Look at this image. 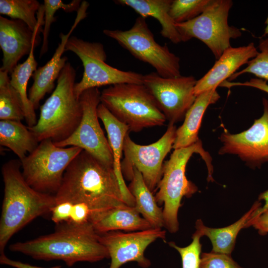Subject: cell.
I'll return each instance as SVG.
<instances>
[{"mask_svg": "<svg viewBox=\"0 0 268 268\" xmlns=\"http://www.w3.org/2000/svg\"><path fill=\"white\" fill-rule=\"evenodd\" d=\"M54 195L56 204L65 202L86 204L92 211L91 216L127 204L113 167L84 150L66 169Z\"/></svg>", "mask_w": 268, "mask_h": 268, "instance_id": "1", "label": "cell"}, {"mask_svg": "<svg viewBox=\"0 0 268 268\" xmlns=\"http://www.w3.org/2000/svg\"><path fill=\"white\" fill-rule=\"evenodd\" d=\"M91 222L82 224L63 222L53 233L9 246L16 252L40 260H62L68 267L79 262H96L110 258Z\"/></svg>", "mask_w": 268, "mask_h": 268, "instance_id": "2", "label": "cell"}, {"mask_svg": "<svg viewBox=\"0 0 268 268\" xmlns=\"http://www.w3.org/2000/svg\"><path fill=\"white\" fill-rule=\"evenodd\" d=\"M20 160L12 159L2 166L4 188L0 220V252L11 237L36 217L51 213L56 205L54 195L31 187L22 174Z\"/></svg>", "mask_w": 268, "mask_h": 268, "instance_id": "3", "label": "cell"}, {"mask_svg": "<svg viewBox=\"0 0 268 268\" xmlns=\"http://www.w3.org/2000/svg\"><path fill=\"white\" fill-rule=\"evenodd\" d=\"M76 72L67 62L61 71L51 96L40 107L36 124L28 127L39 142L51 139L58 142L68 138L82 118L79 98L75 93Z\"/></svg>", "mask_w": 268, "mask_h": 268, "instance_id": "4", "label": "cell"}, {"mask_svg": "<svg viewBox=\"0 0 268 268\" xmlns=\"http://www.w3.org/2000/svg\"><path fill=\"white\" fill-rule=\"evenodd\" d=\"M194 153L199 154L204 161L208 170L207 180L213 182L211 158L199 140L188 147L174 149L169 159L163 164L162 177L157 187L155 200L158 205H164V227L172 233L179 230L178 213L183 198H191L198 191L186 176L187 163Z\"/></svg>", "mask_w": 268, "mask_h": 268, "instance_id": "5", "label": "cell"}, {"mask_svg": "<svg viewBox=\"0 0 268 268\" xmlns=\"http://www.w3.org/2000/svg\"><path fill=\"white\" fill-rule=\"evenodd\" d=\"M100 101L129 132L163 126L166 119L143 84L120 83L104 89Z\"/></svg>", "mask_w": 268, "mask_h": 268, "instance_id": "6", "label": "cell"}, {"mask_svg": "<svg viewBox=\"0 0 268 268\" xmlns=\"http://www.w3.org/2000/svg\"><path fill=\"white\" fill-rule=\"evenodd\" d=\"M82 150L76 146L58 147L51 139L43 140L20 160L23 178L34 190L55 195L66 169Z\"/></svg>", "mask_w": 268, "mask_h": 268, "instance_id": "7", "label": "cell"}, {"mask_svg": "<svg viewBox=\"0 0 268 268\" xmlns=\"http://www.w3.org/2000/svg\"><path fill=\"white\" fill-rule=\"evenodd\" d=\"M233 4L231 0H211L203 12L196 18L175 23L182 42L195 38L204 43L216 59L230 47V40L240 37L237 28L229 25L228 17Z\"/></svg>", "mask_w": 268, "mask_h": 268, "instance_id": "8", "label": "cell"}, {"mask_svg": "<svg viewBox=\"0 0 268 268\" xmlns=\"http://www.w3.org/2000/svg\"><path fill=\"white\" fill-rule=\"evenodd\" d=\"M103 33L115 40L135 58L153 67L161 76H181L180 58L171 52L166 45L156 42L145 18L137 17L129 30L105 29Z\"/></svg>", "mask_w": 268, "mask_h": 268, "instance_id": "9", "label": "cell"}, {"mask_svg": "<svg viewBox=\"0 0 268 268\" xmlns=\"http://www.w3.org/2000/svg\"><path fill=\"white\" fill-rule=\"evenodd\" d=\"M65 51L75 54L84 67L82 77L79 82L75 83L74 87L78 98L84 91L91 88L124 83L142 84L143 74L122 70L108 65L106 53L101 43L71 36L67 42Z\"/></svg>", "mask_w": 268, "mask_h": 268, "instance_id": "10", "label": "cell"}, {"mask_svg": "<svg viewBox=\"0 0 268 268\" xmlns=\"http://www.w3.org/2000/svg\"><path fill=\"white\" fill-rule=\"evenodd\" d=\"M176 130L174 124H169L166 132L158 140L144 145L135 143L128 133L124 141V158L121 162L123 177L131 181L135 168L150 191L154 192L162 177L164 159L173 148Z\"/></svg>", "mask_w": 268, "mask_h": 268, "instance_id": "11", "label": "cell"}, {"mask_svg": "<svg viewBox=\"0 0 268 268\" xmlns=\"http://www.w3.org/2000/svg\"><path fill=\"white\" fill-rule=\"evenodd\" d=\"M101 92L98 88L84 91L79 97L81 121L75 131L64 140L54 142L60 147L76 146L85 150L105 165L113 167V156L108 140L98 121L97 108Z\"/></svg>", "mask_w": 268, "mask_h": 268, "instance_id": "12", "label": "cell"}, {"mask_svg": "<svg viewBox=\"0 0 268 268\" xmlns=\"http://www.w3.org/2000/svg\"><path fill=\"white\" fill-rule=\"evenodd\" d=\"M197 80L193 76L165 78L156 72L143 75L142 84L153 97L169 124L185 118L196 96L194 91Z\"/></svg>", "mask_w": 268, "mask_h": 268, "instance_id": "13", "label": "cell"}, {"mask_svg": "<svg viewBox=\"0 0 268 268\" xmlns=\"http://www.w3.org/2000/svg\"><path fill=\"white\" fill-rule=\"evenodd\" d=\"M263 115L250 128L239 134L225 131L221 134L219 154L237 155L253 169L268 162V100L263 98Z\"/></svg>", "mask_w": 268, "mask_h": 268, "instance_id": "14", "label": "cell"}, {"mask_svg": "<svg viewBox=\"0 0 268 268\" xmlns=\"http://www.w3.org/2000/svg\"><path fill=\"white\" fill-rule=\"evenodd\" d=\"M100 242L107 249L111 259L109 268H120L124 264L135 262L143 268L151 263L144 255L146 248L157 239H166V231L162 228L123 233L113 231L98 234Z\"/></svg>", "mask_w": 268, "mask_h": 268, "instance_id": "15", "label": "cell"}, {"mask_svg": "<svg viewBox=\"0 0 268 268\" xmlns=\"http://www.w3.org/2000/svg\"><path fill=\"white\" fill-rule=\"evenodd\" d=\"M38 25L33 31L24 22L0 16V47L2 52L0 70L10 74L19 61L30 54L33 45L39 42V33L44 25V8L38 12Z\"/></svg>", "mask_w": 268, "mask_h": 268, "instance_id": "16", "label": "cell"}, {"mask_svg": "<svg viewBox=\"0 0 268 268\" xmlns=\"http://www.w3.org/2000/svg\"><path fill=\"white\" fill-rule=\"evenodd\" d=\"M89 3L86 1L81 2L76 18L69 32L65 34H60L61 42L56 50L52 58L44 66L37 68L32 77L33 83L29 89L28 98L35 109H37L41 100L48 93H50L55 86V81L58 79L61 71L67 62V57H62L65 52V46L71 33L78 24L86 16V10Z\"/></svg>", "mask_w": 268, "mask_h": 268, "instance_id": "17", "label": "cell"}, {"mask_svg": "<svg viewBox=\"0 0 268 268\" xmlns=\"http://www.w3.org/2000/svg\"><path fill=\"white\" fill-rule=\"evenodd\" d=\"M259 53L253 42L247 46L236 48L230 46L226 49L208 71L197 80L194 91L195 96L197 97L207 90L216 88Z\"/></svg>", "mask_w": 268, "mask_h": 268, "instance_id": "18", "label": "cell"}, {"mask_svg": "<svg viewBox=\"0 0 268 268\" xmlns=\"http://www.w3.org/2000/svg\"><path fill=\"white\" fill-rule=\"evenodd\" d=\"M90 222L98 234L119 230L134 232L153 228L140 216L134 206L127 204L92 215Z\"/></svg>", "mask_w": 268, "mask_h": 268, "instance_id": "19", "label": "cell"}, {"mask_svg": "<svg viewBox=\"0 0 268 268\" xmlns=\"http://www.w3.org/2000/svg\"><path fill=\"white\" fill-rule=\"evenodd\" d=\"M98 118L102 121L107 133L108 140L113 156V169L119 182L127 204L134 206V199L126 186L121 171L122 157L125 138L129 128L117 120L102 103L97 108Z\"/></svg>", "mask_w": 268, "mask_h": 268, "instance_id": "20", "label": "cell"}, {"mask_svg": "<svg viewBox=\"0 0 268 268\" xmlns=\"http://www.w3.org/2000/svg\"><path fill=\"white\" fill-rule=\"evenodd\" d=\"M219 98L216 88L205 91L196 97L185 115L183 124L176 130L174 149L188 147L200 140L198 134L204 113L209 105Z\"/></svg>", "mask_w": 268, "mask_h": 268, "instance_id": "21", "label": "cell"}, {"mask_svg": "<svg viewBox=\"0 0 268 268\" xmlns=\"http://www.w3.org/2000/svg\"><path fill=\"white\" fill-rule=\"evenodd\" d=\"M172 0H117V4L131 7L140 16L145 18L151 16L160 23L161 35L172 43L182 42L175 22L170 15L169 10Z\"/></svg>", "mask_w": 268, "mask_h": 268, "instance_id": "22", "label": "cell"}, {"mask_svg": "<svg viewBox=\"0 0 268 268\" xmlns=\"http://www.w3.org/2000/svg\"><path fill=\"white\" fill-rule=\"evenodd\" d=\"M261 205L259 201H256L240 219L229 226L218 228H210L205 226L202 220L199 219L196 222L195 228L201 232L202 236L205 235L209 238L212 245V251L231 255L239 231L246 228L248 221L261 207Z\"/></svg>", "mask_w": 268, "mask_h": 268, "instance_id": "23", "label": "cell"}, {"mask_svg": "<svg viewBox=\"0 0 268 268\" xmlns=\"http://www.w3.org/2000/svg\"><path fill=\"white\" fill-rule=\"evenodd\" d=\"M128 189L134 197V207L153 228L164 227L163 209L146 186L141 173L135 168Z\"/></svg>", "mask_w": 268, "mask_h": 268, "instance_id": "24", "label": "cell"}, {"mask_svg": "<svg viewBox=\"0 0 268 268\" xmlns=\"http://www.w3.org/2000/svg\"><path fill=\"white\" fill-rule=\"evenodd\" d=\"M33 134L21 121L0 120V144L12 150L23 160L38 146Z\"/></svg>", "mask_w": 268, "mask_h": 268, "instance_id": "25", "label": "cell"}, {"mask_svg": "<svg viewBox=\"0 0 268 268\" xmlns=\"http://www.w3.org/2000/svg\"><path fill=\"white\" fill-rule=\"evenodd\" d=\"M34 44L27 59L22 64H18L10 74V84L18 93L22 105L24 119L28 127L35 126L37 120L35 109L30 101L27 93V83L30 78L37 69L38 63L35 59Z\"/></svg>", "mask_w": 268, "mask_h": 268, "instance_id": "26", "label": "cell"}, {"mask_svg": "<svg viewBox=\"0 0 268 268\" xmlns=\"http://www.w3.org/2000/svg\"><path fill=\"white\" fill-rule=\"evenodd\" d=\"M8 74L0 69V119L21 121L24 119L21 101Z\"/></svg>", "mask_w": 268, "mask_h": 268, "instance_id": "27", "label": "cell"}, {"mask_svg": "<svg viewBox=\"0 0 268 268\" xmlns=\"http://www.w3.org/2000/svg\"><path fill=\"white\" fill-rule=\"evenodd\" d=\"M41 5L36 0H0V13L23 21L34 31L38 23L36 13Z\"/></svg>", "mask_w": 268, "mask_h": 268, "instance_id": "28", "label": "cell"}, {"mask_svg": "<svg viewBox=\"0 0 268 268\" xmlns=\"http://www.w3.org/2000/svg\"><path fill=\"white\" fill-rule=\"evenodd\" d=\"M81 0H73L69 3H65L61 0H44V25L42 30L43 42L40 51V57L48 50V41L50 27L52 23L56 19L55 14L60 9L67 12L78 11Z\"/></svg>", "mask_w": 268, "mask_h": 268, "instance_id": "29", "label": "cell"}, {"mask_svg": "<svg viewBox=\"0 0 268 268\" xmlns=\"http://www.w3.org/2000/svg\"><path fill=\"white\" fill-rule=\"evenodd\" d=\"M211 0H172L169 14L175 23L191 20L201 14Z\"/></svg>", "mask_w": 268, "mask_h": 268, "instance_id": "30", "label": "cell"}, {"mask_svg": "<svg viewBox=\"0 0 268 268\" xmlns=\"http://www.w3.org/2000/svg\"><path fill=\"white\" fill-rule=\"evenodd\" d=\"M259 47L261 52L248 62L246 68L231 75L229 78L230 81L246 73L253 74L258 77L268 81V38L261 39Z\"/></svg>", "mask_w": 268, "mask_h": 268, "instance_id": "31", "label": "cell"}, {"mask_svg": "<svg viewBox=\"0 0 268 268\" xmlns=\"http://www.w3.org/2000/svg\"><path fill=\"white\" fill-rule=\"evenodd\" d=\"M202 236L201 232L196 229L192 235L193 241L185 247L178 246L175 242H169V245L175 249L180 254L182 268H199L202 245L200 239Z\"/></svg>", "mask_w": 268, "mask_h": 268, "instance_id": "32", "label": "cell"}, {"mask_svg": "<svg viewBox=\"0 0 268 268\" xmlns=\"http://www.w3.org/2000/svg\"><path fill=\"white\" fill-rule=\"evenodd\" d=\"M199 268H244L232 258L231 255L211 251L201 255Z\"/></svg>", "mask_w": 268, "mask_h": 268, "instance_id": "33", "label": "cell"}, {"mask_svg": "<svg viewBox=\"0 0 268 268\" xmlns=\"http://www.w3.org/2000/svg\"><path fill=\"white\" fill-rule=\"evenodd\" d=\"M91 215L92 211L86 204L83 203H73L70 219L68 222L78 224L91 222Z\"/></svg>", "mask_w": 268, "mask_h": 268, "instance_id": "34", "label": "cell"}, {"mask_svg": "<svg viewBox=\"0 0 268 268\" xmlns=\"http://www.w3.org/2000/svg\"><path fill=\"white\" fill-rule=\"evenodd\" d=\"M73 204L65 202L56 204L51 211V219L56 224L69 221Z\"/></svg>", "mask_w": 268, "mask_h": 268, "instance_id": "35", "label": "cell"}, {"mask_svg": "<svg viewBox=\"0 0 268 268\" xmlns=\"http://www.w3.org/2000/svg\"><path fill=\"white\" fill-rule=\"evenodd\" d=\"M251 226L257 230L260 235H267L268 233V210L257 217L248 221L246 228Z\"/></svg>", "mask_w": 268, "mask_h": 268, "instance_id": "36", "label": "cell"}, {"mask_svg": "<svg viewBox=\"0 0 268 268\" xmlns=\"http://www.w3.org/2000/svg\"><path fill=\"white\" fill-rule=\"evenodd\" d=\"M0 263L14 268H61V266H56L51 268H42L24 263L18 261L13 260L7 257L4 253L0 254Z\"/></svg>", "mask_w": 268, "mask_h": 268, "instance_id": "37", "label": "cell"}, {"mask_svg": "<svg viewBox=\"0 0 268 268\" xmlns=\"http://www.w3.org/2000/svg\"><path fill=\"white\" fill-rule=\"evenodd\" d=\"M258 200L259 201L264 200L265 201V204L263 207H260L256 211L253 217L249 220L257 217L263 212L268 210V190L261 193L259 196Z\"/></svg>", "mask_w": 268, "mask_h": 268, "instance_id": "38", "label": "cell"}, {"mask_svg": "<svg viewBox=\"0 0 268 268\" xmlns=\"http://www.w3.org/2000/svg\"><path fill=\"white\" fill-rule=\"evenodd\" d=\"M245 86H249L255 87L268 93V85L265 81L259 79H252L249 81L244 83Z\"/></svg>", "mask_w": 268, "mask_h": 268, "instance_id": "39", "label": "cell"}, {"mask_svg": "<svg viewBox=\"0 0 268 268\" xmlns=\"http://www.w3.org/2000/svg\"><path fill=\"white\" fill-rule=\"evenodd\" d=\"M265 23L266 24V27L265 29V32L264 35H268V18L266 21Z\"/></svg>", "mask_w": 268, "mask_h": 268, "instance_id": "40", "label": "cell"}]
</instances>
